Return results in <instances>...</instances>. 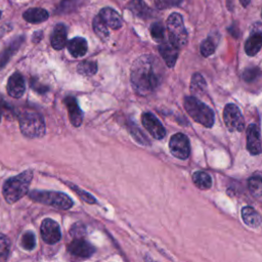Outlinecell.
Segmentation results:
<instances>
[{
    "instance_id": "18",
    "label": "cell",
    "mask_w": 262,
    "mask_h": 262,
    "mask_svg": "<svg viewBox=\"0 0 262 262\" xmlns=\"http://www.w3.org/2000/svg\"><path fill=\"white\" fill-rule=\"evenodd\" d=\"M24 41V37H17L12 40L1 52H0V69L5 67L10 57L17 51L20 44Z\"/></svg>"
},
{
    "instance_id": "31",
    "label": "cell",
    "mask_w": 262,
    "mask_h": 262,
    "mask_svg": "<svg viewBox=\"0 0 262 262\" xmlns=\"http://www.w3.org/2000/svg\"><path fill=\"white\" fill-rule=\"evenodd\" d=\"M215 47H216V43L214 42V40L212 38H208L202 42L200 50L202 55L207 57L215 51Z\"/></svg>"
},
{
    "instance_id": "20",
    "label": "cell",
    "mask_w": 262,
    "mask_h": 262,
    "mask_svg": "<svg viewBox=\"0 0 262 262\" xmlns=\"http://www.w3.org/2000/svg\"><path fill=\"white\" fill-rule=\"evenodd\" d=\"M49 14L47 12V10L43 9V8H29L27 9L24 14L23 17L25 18V20H27L28 23L31 24H39V23H43L48 18Z\"/></svg>"
},
{
    "instance_id": "38",
    "label": "cell",
    "mask_w": 262,
    "mask_h": 262,
    "mask_svg": "<svg viewBox=\"0 0 262 262\" xmlns=\"http://www.w3.org/2000/svg\"><path fill=\"white\" fill-rule=\"evenodd\" d=\"M0 121H1V111H0Z\"/></svg>"
},
{
    "instance_id": "29",
    "label": "cell",
    "mask_w": 262,
    "mask_h": 262,
    "mask_svg": "<svg viewBox=\"0 0 262 262\" xmlns=\"http://www.w3.org/2000/svg\"><path fill=\"white\" fill-rule=\"evenodd\" d=\"M21 247L27 251H32L36 247L35 234L32 231H27L23 234L20 239Z\"/></svg>"
},
{
    "instance_id": "24",
    "label": "cell",
    "mask_w": 262,
    "mask_h": 262,
    "mask_svg": "<svg viewBox=\"0 0 262 262\" xmlns=\"http://www.w3.org/2000/svg\"><path fill=\"white\" fill-rule=\"evenodd\" d=\"M192 181L200 189H208L212 185L211 176L208 173L202 172V171H198L193 173Z\"/></svg>"
},
{
    "instance_id": "5",
    "label": "cell",
    "mask_w": 262,
    "mask_h": 262,
    "mask_svg": "<svg viewBox=\"0 0 262 262\" xmlns=\"http://www.w3.org/2000/svg\"><path fill=\"white\" fill-rule=\"evenodd\" d=\"M29 196L37 203L48 205L59 210H69L73 207V200L63 192L33 190L29 193Z\"/></svg>"
},
{
    "instance_id": "6",
    "label": "cell",
    "mask_w": 262,
    "mask_h": 262,
    "mask_svg": "<svg viewBox=\"0 0 262 262\" xmlns=\"http://www.w3.org/2000/svg\"><path fill=\"white\" fill-rule=\"evenodd\" d=\"M167 30L169 35V41L178 48L183 47L187 43V32L185 30L182 16L173 12L167 19Z\"/></svg>"
},
{
    "instance_id": "37",
    "label": "cell",
    "mask_w": 262,
    "mask_h": 262,
    "mask_svg": "<svg viewBox=\"0 0 262 262\" xmlns=\"http://www.w3.org/2000/svg\"><path fill=\"white\" fill-rule=\"evenodd\" d=\"M239 2L242 3V5H243L244 7H247V6L250 4L251 0H239Z\"/></svg>"
},
{
    "instance_id": "23",
    "label": "cell",
    "mask_w": 262,
    "mask_h": 262,
    "mask_svg": "<svg viewBox=\"0 0 262 262\" xmlns=\"http://www.w3.org/2000/svg\"><path fill=\"white\" fill-rule=\"evenodd\" d=\"M129 8L139 17H149L151 14L150 8L142 0H132L129 4Z\"/></svg>"
},
{
    "instance_id": "27",
    "label": "cell",
    "mask_w": 262,
    "mask_h": 262,
    "mask_svg": "<svg viewBox=\"0 0 262 262\" xmlns=\"http://www.w3.org/2000/svg\"><path fill=\"white\" fill-rule=\"evenodd\" d=\"M77 71L83 76H92L97 72V63L95 61L85 60L78 64Z\"/></svg>"
},
{
    "instance_id": "15",
    "label": "cell",
    "mask_w": 262,
    "mask_h": 262,
    "mask_svg": "<svg viewBox=\"0 0 262 262\" xmlns=\"http://www.w3.org/2000/svg\"><path fill=\"white\" fill-rule=\"evenodd\" d=\"M64 104L68 108L69 119H70L71 123L73 124V126H75V127L81 126L82 121H83V114H82V111L80 110L75 97H73V96L66 97Z\"/></svg>"
},
{
    "instance_id": "22",
    "label": "cell",
    "mask_w": 262,
    "mask_h": 262,
    "mask_svg": "<svg viewBox=\"0 0 262 262\" xmlns=\"http://www.w3.org/2000/svg\"><path fill=\"white\" fill-rule=\"evenodd\" d=\"M262 47V34L255 33L251 35L245 44V51L248 55L253 56L259 52Z\"/></svg>"
},
{
    "instance_id": "12",
    "label": "cell",
    "mask_w": 262,
    "mask_h": 262,
    "mask_svg": "<svg viewBox=\"0 0 262 262\" xmlns=\"http://www.w3.org/2000/svg\"><path fill=\"white\" fill-rule=\"evenodd\" d=\"M6 89L9 96L13 98L21 97L26 90V83L23 75L19 73L12 74L7 81Z\"/></svg>"
},
{
    "instance_id": "8",
    "label": "cell",
    "mask_w": 262,
    "mask_h": 262,
    "mask_svg": "<svg viewBox=\"0 0 262 262\" xmlns=\"http://www.w3.org/2000/svg\"><path fill=\"white\" fill-rule=\"evenodd\" d=\"M171 154L180 160H185L189 157L190 146L188 138L182 133H176L171 136L169 141Z\"/></svg>"
},
{
    "instance_id": "7",
    "label": "cell",
    "mask_w": 262,
    "mask_h": 262,
    "mask_svg": "<svg viewBox=\"0 0 262 262\" xmlns=\"http://www.w3.org/2000/svg\"><path fill=\"white\" fill-rule=\"evenodd\" d=\"M223 121L226 128L231 132H241L245 128L244 117L239 108L233 103H228L225 105L223 111Z\"/></svg>"
},
{
    "instance_id": "1",
    "label": "cell",
    "mask_w": 262,
    "mask_h": 262,
    "mask_svg": "<svg viewBox=\"0 0 262 262\" xmlns=\"http://www.w3.org/2000/svg\"><path fill=\"white\" fill-rule=\"evenodd\" d=\"M159 71L154 56L145 54L134 60L131 68V84L134 91L140 95L152 92L161 81Z\"/></svg>"
},
{
    "instance_id": "30",
    "label": "cell",
    "mask_w": 262,
    "mask_h": 262,
    "mask_svg": "<svg viewBox=\"0 0 262 262\" xmlns=\"http://www.w3.org/2000/svg\"><path fill=\"white\" fill-rule=\"evenodd\" d=\"M150 35L157 42H162L165 36V29L161 23H154L150 26Z\"/></svg>"
},
{
    "instance_id": "39",
    "label": "cell",
    "mask_w": 262,
    "mask_h": 262,
    "mask_svg": "<svg viewBox=\"0 0 262 262\" xmlns=\"http://www.w3.org/2000/svg\"><path fill=\"white\" fill-rule=\"evenodd\" d=\"M0 17H1V11H0Z\"/></svg>"
},
{
    "instance_id": "28",
    "label": "cell",
    "mask_w": 262,
    "mask_h": 262,
    "mask_svg": "<svg viewBox=\"0 0 262 262\" xmlns=\"http://www.w3.org/2000/svg\"><path fill=\"white\" fill-rule=\"evenodd\" d=\"M9 252H10V241L5 234L0 233V262L6 261L8 259Z\"/></svg>"
},
{
    "instance_id": "19",
    "label": "cell",
    "mask_w": 262,
    "mask_h": 262,
    "mask_svg": "<svg viewBox=\"0 0 262 262\" xmlns=\"http://www.w3.org/2000/svg\"><path fill=\"white\" fill-rule=\"evenodd\" d=\"M87 41L82 37H76L69 41L68 50L74 57H82L87 52Z\"/></svg>"
},
{
    "instance_id": "36",
    "label": "cell",
    "mask_w": 262,
    "mask_h": 262,
    "mask_svg": "<svg viewBox=\"0 0 262 262\" xmlns=\"http://www.w3.org/2000/svg\"><path fill=\"white\" fill-rule=\"evenodd\" d=\"M181 0H154L156 6L158 8H167V7H171L174 6L176 4H178Z\"/></svg>"
},
{
    "instance_id": "34",
    "label": "cell",
    "mask_w": 262,
    "mask_h": 262,
    "mask_svg": "<svg viewBox=\"0 0 262 262\" xmlns=\"http://www.w3.org/2000/svg\"><path fill=\"white\" fill-rule=\"evenodd\" d=\"M259 74H260L259 69H257V68H250V69H247L244 72L243 79L246 82H253L259 76Z\"/></svg>"
},
{
    "instance_id": "17",
    "label": "cell",
    "mask_w": 262,
    "mask_h": 262,
    "mask_svg": "<svg viewBox=\"0 0 262 262\" xmlns=\"http://www.w3.org/2000/svg\"><path fill=\"white\" fill-rule=\"evenodd\" d=\"M99 15L111 29L118 30L122 27V18L115 9L111 7H104L100 10Z\"/></svg>"
},
{
    "instance_id": "2",
    "label": "cell",
    "mask_w": 262,
    "mask_h": 262,
    "mask_svg": "<svg viewBox=\"0 0 262 262\" xmlns=\"http://www.w3.org/2000/svg\"><path fill=\"white\" fill-rule=\"evenodd\" d=\"M33 179V172L31 170H26L18 175L8 178L2 188V193L5 201L8 204H13L25 196Z\"/></svg>"
},
{
    "instance_id": "14",
    "label": "cell",
    "mask_w": 262,
    "mask_h": 262,
    "mask_svg": "<svg viewBox=\"0 0 262 262\" xmlns=\"http://www.w3.org/2000/svg\"><path fill=\"white\" fill-rule=\"evenodd\" d=\"M178 49L179 48L174 44H172L170 41L162 42L159 45V52L169 68L174 67L178 57V52H179Z\"/></svg>"
},
{
    "instance_id": "26",
    "label": "cell",
    "mask_w": 262,
    "mask_h": 262,
    "mask_svg": "<svg viewBox=\"0 0 262 262\" xmlns=\"http://www.w3.org/2000/svg\"><path fill=\"white\" fill-rule=\"evenodd\" d=\"M248 187L250 192L256 196L260 198L262 196V176H252L248 180Z\"/></svg>"
},
{
    "instance_id": "25",
    "label": "cell",
    "mask_w": 262,
    "mask_h": 262,
    "mask_svg": "<svg viewBox=\"0 0 262 262\" xmlns=\"http://www.w3.org/2000/svg\"><path fill=\"white\" fill-rule=\"evenodd\" d=\"M93 30L95 34L102 40H105L108 37L107 25L104 23V20L101 18L99 14L95 16L93 19Z\"/></svg>"
},
{
    "instance_id": "10",
    "label": "cell",
    "mask_w": 262,
    "mask_h": 262,
    "mask_svg": "<svg viewBox=\"0 0 262 262\" xmlns=\"http://www.w3.org/2000/svg\"><path fill=\"white\" fill-rule=\"evenodd\" d=\"M143 127L156 139H163L166 135V130L159 119L151 113H144L141 116Z\"/></svg>"
},
{
    "instance_id": "33",
    "label": "cell",
    "mask_w": 262,
    "mask_h": 262,
    "mask_svg": "<svg viewBox=\"0 0 262 262\" xmlns=\"http://www.w3.org/2000/svg\"><path fill=\"white\" fill-rule=\"evenodd\" d=\"M69 186H71L72 187V189L84 201V202H86V203H88V204H94V203H96V200L94 199V196H92L90 193H88V192H86V191H84V190H82L81 188H79V187H77L76 185H73V184H69Z\"/></svg>"
},
{
    "instance_id": "16",
    "label": "cell",
    "mask_w": 262,
    "mask_h": 262,
    "mask_svg": "<svg viewBox=\"0 0 262 262\" xmlns=\"http://www.w3.org/2000/svg\"><path fill=\"white\" fill-rule=\"evenodd\" d=\"M67 27L63 24H57L51 33V46L56 50L62 49L67 44Z\"/></svg>"
},
{
    "instance_id": "32",
    "label": "cell",
    "mask_w": 262,
    "mask_h": 262,
    "mask_svg": "<svg viewBox=\"0 0 262 262\" xmlns=\"http://www.w3.org/2000/svg\"><path fill=\"white\" fill-rule=\"evenodd\" d=\"M206 87V83H205V80L203 79V77L200 75V74H194L192 76V79H191V92H194V90L196 89V92L199 91H202V89H204Z\"/></svg>"
},
{
    "instance_id": "35",
    "label": "cell",
    "mask_w": 262,
    "mask_h": 262,
    "mask_svg": "<svg viewBox=\"0 0 262 262\" xmlns=\"http://www.w3.org/2000/svg\"><path fill=\"white\" fill-rule=\"evenodd\" d=\"M86 232V228L83 224L81 223H75L72 228H71V234L75 237V238H81L84 236Z\"/></svg>"
},
{
    "instance_id": "3",
    "label": "cell",
    "mask_w": 262,
    "mask_h": 262,
    "mask_svg": "<svg viewBox=\"0 0 262 262\" xmlns=\"http://www.w3.org/2000/svg\"><path fill=\"white\" fill-rule=\"evenodd\" d=\"M184 108L195 122L208 128L213 126L214 113L200 99L193 96H186L184 98Z\"/></svg>"
},
{
    "instance_id": "21",
    "label": "cell",
    "mask_w": 262,
    "mask_h": 262,
    "mask_svg": "<svg viewBox=\"0 0 262 262\" xmlns=\"http://www.w3.org/2000/svg\"><path fill=\"white\" fill-rule=\"evenodd\" d=\"M242 218L245 224L251 227L259 226L262 221L260 214L250 206H246L242 209Z\"/></svg>"
},
{
    "instance_id": "9",
    "label": "cell",
    "mask_w": 262,
    "mask_h": 262,
    "mask_svg": "<svg viewBox=\"0 0 262 262\" xmlns=\"http://www.w3.org/2000/svg\"><path fill=\"white\" fill-rule=\"evenodd\" d=\"M40 233L42 239L48 245L56 244L61 238V232L58 223L50 218H46L42 221Z\"/></svg>"
},
{
    "instance_id": "11",
    "label": "cell",
    "mask_w": 262,
    "mask_h": 262,
    "mask_svg": "<svg viewBox=\"0 0 262 262\" xmlns=\"http://www.w3.org/2000/svg\"><path fill=\"white\" fill-rule=\"evenodd\" d=\"M68 252L79 258H88L92 256V254L95 252V249L91 244L81 238H75L68 245Z\"/></svg>"
},
{
    "instance_id": "13",
    "label": "cell",
    "mask_w": 262,
    "mask_h": 262,
    "mask_svg": "<svg viewBox=\"0 0 262 262\" xmlns=\"http://www.w3.org/2000/svg\"><path fill=\"white\" fill-rule=\"evenodd\" d=\"M247 147L252 155H259L262 151L260 132L254 124L249 125L247 128Z\"/></svg>"
},
{
    "instance_id": "4",
    "label": "cell",
    "mask_w": 262,
    "mask_h": 262,
    "mask_svg": "<svg viewBox=\"0 0 262 262\" xmlns=\"http://www.w3.org/2000/svg\"><path fill=\"white\" fill-rule=\"evenodd\" d=\"M19 128L21 133L30 138L42 137L45 134V122L43 117L33 111L24 112L19 116Z\"/></svg>"
}]
</instances>
